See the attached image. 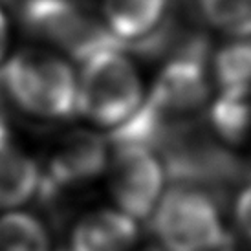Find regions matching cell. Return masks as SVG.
<instances>
[{"mask_svg":"<svg viewBox=\"0 0 251 251\" xmlns=\"http://www.w3.org/2000/svg\"><path fill=\"white\" fill-rule=\"evenodd\" d=\"M0 84L7 99L41 119H68L77 114V77L70 63L51 50L17 51L2 68Z\"/></svg>","mask_w":251,"mask_h":251,"instance_id":"cell-1","label":"cell"},{"mask_svg":"<svg viewBox=\"0 0 251 251\" xmlns=\"http://www.w3.org/2000/svg\"><path fill=\"white\" fill-rule=\"evenodd\" d=\"M123 46L99 50L83 61L77 114L94 125L118 128L143 105V83Z\"/></svg>","mask_w":251,"mask_h":251,"instance_id":"cell-2","label":"cell"},{"mask_svg":"<svg viewBox=\"0 0 251 251\" xmlns=\"http://www.w3.org/2000/svg\"><path fill=\"white\" fill-rule=\"evenodd\" d=\"M152 227L165 251H220L231 244L215 198L191 185H176L161 196Z\"/></svg>","mask_w":251,"mask_h":251,"instance_id":"cell-3","label":"cell"},{"mask_svg":"<svg viewBox=\"0 0 251 251\" xmlns=\"http://www.w3.org/2000/svg\"><path fill=\"white\" fill-rule=\"evenodd\" d=\"M21 22L31 37L81 63L99 50L121 46L84 0H21Z\"/></svg>","mask_w":251,"mask_h":251,"instance_id":"cell-4","label":"cell"},{"mask_svg":"<svg viewBox=\"0 0 251 251\" xmlns=\"http://www.w3.org/2000/svg\"><path fill=\"white\" fill-rule=\"evenodd\" d=\"M209 53L173 57L158 75L143 105L165 125L191 121L203 110L211 96L207 72Z\"/></svg>","mask_w":251,"mask_h":251,"instance_id":"cell-5","label":"cell"},{"mask_svg":"<svg viewBox=\"0 0 251 251\" xmlns=\"http://www.w3.org/2000/svg\"><path fill=\"white\" fill-rule=\"evenodd\" d=\"M108 161L110 191L121 213L143 220L158 207L163 193L165 169L154 151L138 145L114 147Z\"/></svg>","mask_w":251,"mask_h":251,"instance_id":"cell-6","label":"cell"},{"mask_svg":"<svg viewBox=\"0 0 251 251\" xmlns=\"http://www.w3.org/2000/svg\"><path fill=\"white\" fill-rule=\"evenodd\" d=\"M108 145L92 130H72L63 136L51 154L46 173L41 175V191L48 198L96 180L108 167Z\"/></svg>","mask_w":251,"mask_h":251,"instance_id":"cell-7","label":"cell"},{"mask_svg":"<svg viewBox=\"0 0 251 251\" xmlns=\"http://www.w3.org/2000/svg\"><path fill=\"white\" fill-rule=\"evenodd\" d=\"M138 224L121 211L99 209L84 215L74 227L70 251H132Z\"/></svg>","mask_w":251,"mask_h":251,"instance_id":"cell-8","label":"cell"},{"mask_svg":"<svg viewBox=\"0 0 251 251\" xmlns=\"http://www.w3.org/2000/svg\"><path fill=\"white\" fill-rule=\"evenodd\" d=\"M169 0H103V22L116 41L126 48L143 41L167 15Z\"/></svg>","mask_w":251,"mask_h":251,"instance_id":"cell-9","label":"cell"},{"mask_svg":"<svg viewBox=\"0 0 251 251\" xmlns=\"http://www.w3.org/2000/svg\"><path fill=\"white\" fill-rule=\"evenodd\" d=\"M41 187V169L9 143H0V209L28 202Z\"/></svg>","mask_w":251,"mask_h":251,"instance_id":"cell-10","label":"cell"},{"mask_svg":"<svg viewBox=\"0 0 251 251\" xmlns=\"http://www.w3.org/2000/svg\"><path fill=\"white\" fill-rule=\"evenodd\" d=\"M213 79L220 92L251 90V39L231 41L216 51Z\"/></svg>","mask_w":251,"mask_h":251,"instance_id":"cell-11","label":"cell"},{"mask_svg":"<svg viewBox=\"0 0 251 251\" xmlns=\"http://www.w3.org/2000/svg\"><path fill=\"white\" fill-rule=\"evenodd\" d=\"M0 251H50L48 231L28 213L0 216Z\"/></svg>","mask_w":251,"mask_h":251,"instance_id":"cell-12","label":"cell"},{"mask_svg":"<svg viewBox=\"0 0 251 251\" xmlns=\"http://www.w3.org/2000/svg\"><path fill=\"white\" fill-rule=\"evenodd\" d=\"M198 7L211 28L233 41L251 39V0H198Z\"/></svg>","mask_w":251,"mask_h":251,"instance_id":"cell-13","label":"cell"},{"mask_svg":"<svg viewBox=\"0 0 251 251\" xmlns=\"http://www.w3.org/2000/svg\"><path fill=\"white\" fill-rule=\"evenodd\" d=\"M235 220L240 233L248 240H251V185L238 195L237 205H235Z\"/></svg>","mask_w":251,"mask_h":251,"instance_id":"cell-14","label":"cell"},{"mask_svg":"<svg viewBox=\"0 0 251 251\" xmlns=\"http://www.w3.org/2000/svg\"><path fill=\"white\" fill-rule=\"evenodd\" d=\"M6 92L0 84V143L9 140V132H7V112H6Z\"/></svg>","mask_w":251,"mask_h":251,"instance_id":"cell-15","label":"cell"},{"mask_svg":"<svg viewBox=\"0 0 251 251\" xmlns=\"http://www.w3.org/2000/svg\"><path fill=\"white\" fill-rule=\"evenodd\" d=\"M7 44H9V26H7L6 15L0 9V63L4 61V55L7 51Z\"/></svg>","mask_w":251,"mask_h":251,"instance_id":"cell-16","label":"cell"},{"mask_svg":"<svg viewBox=\"0 0 251 251\" xmlns=\"http://www.w3.org/2000/svg\"><path fill=\"white\" fill-rule=\"evenodd\" d=\"M220 251H237V250H233V246H226V248H224V250H220Z\"/></svg>","mask_w":251,"mask_h":251,"instance_id":"cell-17","label":"cell"},{"mask_svg":"<svg viewBox=\"0 0 251 251\" xmlns=\"http://www.w3.org/2000/svg\"><path fill=\"white\" fill-rule=\"evenodd\" d=\"M149 251H165V250H158V248H151Z\"/></svg>","mask_w":251,"mask_h":251,"instance_id":"cell-18","label":"cell"}]
</instances>
